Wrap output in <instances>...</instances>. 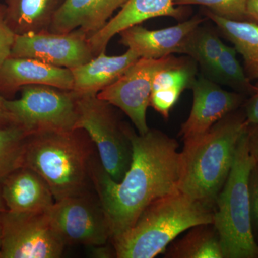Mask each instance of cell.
Returning a JSON list of instances; mask_svg holds the SVG:
<instances>
[{"label":"cell","mask_w":258,"mask_h":258,"mask_svg":"<svg viewBox=\"0 0 258 258\" xmlns=\"http://www.w3.org/2000/svg\"><path fill=\"white\" fill-rule=\"evenodd\" d=\"M0 189L11 212H47L55 203L46 181L28 166H20L10 173L0 182Z\"/></svg>","instance_id":"cell-15"},{"label":"cell","mask_w":258,"mask_h":258,"mask_svg":"<svg viewBox=\"0 0 258 258\" xmlns=\"http://www.w3.org/2000/svg\"><path fill=\"white\" fill-rule=\"evenodd\" d=\"M28 134L20 125H0V182L10 173L23 166L24 151Z\"/></svg>","instance_id":"cell-23"},{"label":"cell","mask_w":258,"mask_h":258,"mask_svg":"<svg viewBox=\"0 0 258 258\" xmlns=\"http://www.w3.org/2000/svg\"><path fill=\"white\" fill-rule=\"evenodd\" d=\"M2 247V228L1 225H0V252H1Z\"/></svg>","instance_id":"cell-34"},{"label":"cell","mask_w":258,"mask_h":258,"mask_svg":"<svg viewBox=\"0 0 258 258\" xmlns=\"http://www.w3.org/2000/svg\"><path fill=\"white\" fill-rule=\"evenodd\" d=\"M247 0H174L176 6L199 5L206 7L214 14L237 21H249L247 13Z\"/></svg>","instance_id":"cell-26"},{"label":"cell","mask_w":258,"mask_h":258,"mask_svg":"<svg viewBox=\"0 0 258 258\" xmlns=\"http://www.w3.org/2000/svg\"><path fill=\"white\" fill-rule=\"evenodd\" d=\"M125 129L133 153L123 179H112L98 156L91 169L93 187L111 229V240L132 227L151 204L179 191L181 154L176 139L156 129L139 134L126 123Z\"/></svg>","instance_id":"cell-1"},{"label":"cell","mask_w":258,"mask_h":258,"mask_svg":"<svg viewBox=\"0 0 258 258\" xmlns=\"http://www.w3.org/2000/svg\"><path fill=\"white\" fill-rule=\"evenodd\" d=\"M203 19L190 20L161 30H151L134 25L120 32V43L140 58L159 59L174 53L184 54L185 48Z\"/></svg>","instance_id":"cell-13"},{"label":"cell","mask_w":258,"mask_h":258,"mask_svg":"<svg viewBox=\"0 0 258 258\" xmlns=\"http://www.w3.org/2000/svg\"><path fill=\"white\" fill-rule=\"evenodd\" d=\"M176 59L172 55L159 59L139 58L118 81L97 96L124 112L139 134H147L149 130L147 111L150 106L154 75Z\"/></svg>","instance_id":"cell-10"},{"label":"cell","mask_w":258,"mask_h":258,"mask_svg":"<svg viewBox=\"0 0 258 258\" xmlns=\"http://www.w3.org/2000/svg\"><path fill=\"white\" fill-rule=\"evenodd\" d=\"M247 13L249 21L258 24V0H247Z\"/></svg>","instance_id":"cell-31"},{"label":"cell","mask_w":258,"mask_h":258,"mask_svg":"<svg viewBox=\"0 0 258 258\" xmlns=\"http://www.w3.org/2000/svg\"><path fill=\"white\" fill-rule=\"evenodd\" d=\"M0 258H59L66 247L49 211L0 213Z\"/></svg>","instance_id":"cell-8"},{"label":"cell","mask_w":258,"mask_h":258,"mask_svg":"<svg viewBox=\"0 0 258 258\" xmlns=\"http://www.w3.org/2000/svg\"><path fill=\"white\" fill-rule=\"evenodd\" d=\"M245 115L249 124L258 125V91L246 104Z\"/></svg>","instance_id":"cell-30"},{"label":"cell","mask_w":258,"mask_h":258,"mask_svg":"<svg viewBox=\"0 0 258 258\" xmlns=\"http://www.w3.org/2000/svg\"><path fill=\"white\" fill-rule=\"evenodd\" d=\"M215 211L178 191L159 199L132 227L111 240L115 257L153 258L164 254L176 237L191 227L213 224Z\"/></svg>","instance_id":"cell-4"},{"label":"cell","mask_w":258,"mask_h":258,"mask_svg":"<svg viewBox=\"0 0 258 258\" xmlns=\"http://www.w3.org/2000/svg\"><path fill=\"white\" fill-rule=\"evenodd\" d=\"M127 0H64L49 31L66 33L81 30L92 36L104 28L114 12Z\"/></svg>","instance_id":"cell-17"},{"label":"cell","mask_w":258,"mask_h":258,"mask_svg":"<svg viewBox=\"0 0 258 258\" xmlns=\"http://www.w3.org/2000/svg\"><path fill=\"white\" fill-rule=\"evenodd\" d=\"M249 194L252 228L254 225L258 233V161H256L249 174Z\"/></svg>","instance_id":"cell-28"},{"label":"cell","mask_w":258,"mask_h":258,"mask_svg":"<svg viewBox=\"0 0 258 258\" xmlns=\"http://www.w3.org/2000/svg\"><path fill=\"white\" fill-rule=\"evenodd\" d=\"M30 85H44L72 91L71 69L57 67L35 59L10 57L0 67V93L12 96Z\"/></svg>","instance_id":"cell-14"},{"label":"cell","mask_w":258,"mask_h":258,"mask_svg":"<svg viewBox=\"0 0 258 258\" xmlns=\"http://www.w3.org/2000/svg\"><path fill=\"white\" fill-rule=\"evenodd\" d=\"M15 34L5 21L4 8L0 6V67L11 55Z\"/></svg>","instance_id":"cell-27"},{"label":"cell","mask_w":258,"mask_h":258,"mask_svg":"<svg viewBox=\"0 0 258 258\" xmlns=\"http://www.w3.org/2000/svg\"><path fill=\"white\" fill-rule=\"evenodd\" d=\"M5 100L6 98L0 93V125L13 122L5 106Z\"/></svg>","instance_id":"cell-32"},{"label":"cell","mask_w":258,"mask_h":258,"mask_svg":"<svg viewBox=\"0 0 258 258\" xmlns=\"http://www.w3.org/2000/svg\"><path fill=\"white\" fill-rule=\"evenodd\" d=\"M196 74V66L177 58L156 73L152 81L150 106L165 119L186 88H190Z\"/></svg>","instance_id":"cell-19"},{"label":"cell","mask_w":258,"mask_h":258,"mask_svg":"<svg viewBox=\"0 0 258 258\" xmlns=\"http://www.w3.org/2000/svg\"><path fill=\"white\" fill-rule=\"evenodd\" d=\"M97 156L94 144L83 129L36 132L27 137L23 166L38 173L58 201L89 191Z\"/></svg>","instance_id":"cell-3"},{"label":"cell","mask_w":258,"mask_h":258,"mask_svg":"<svg viewBox=\"0 0 258 258\" xmlns=\"http://www.w3.org/2000/svg\"><path fill=\"white\" fill-rule=\"evenodd\" d=\"M10 57L35 59L57 67L72 69L95 57L87 34L81 30L55 33L46 30L15 35Z\"/></svg>","instance_id":"cell-11"},{"label":"cell","mask_w":258,"mask_h":258,"mask_svg":"<svg viewBox=\"0 0 258 258\" xmlns=\"http://www.w3.org/2000/svg\"><path fill=\"white\" fill-rule=\"evenodd\" d=\"M235 112V111H234ZM226 115L206 132L184 139L178 189L215 211L249 123L245 113Z\"/></svg>","instance_id":"cell-2"},{"label":"cell","mask_w":258,"mask_h":258,"mask_svg":"<svg viewBox=\"0 0 258 258\" xmlns=\"http://www.w3.org/2000/svg\"><path fill=\"white\" fill-rule=\"evenodd\" d=\"M77 113L75 129L87 133L103 169L120 181L130 167L133 153L125 123L120 121L111 104L97 95L78 96Z\"/></svg>","instance_id":"cell-6"},{"label":"cell","mask_w":258,"mask_h":258,"mask_svg":"<svg viewBox=\"0 0 258 258\" xmlns=\"http://www.w3.org/2000/svg\"><path fill=\"white\" fill-rule=\"evenodd\" d=\"M205 15L223 32L243 57L249 79H258V24L228 20L207 10Z\"/></svg>","instance_id":"cell-21"},{"label":"cell","mask_w":258,"mask_h":258,"mask_svg":"<svg viewBox=\"0 0 258 258\" xmlns=\"http://www.w3.org/2000/svg\"><path fill=\"white\" fill-rule=\"evenodd\" d=\"M49 214L66 246L98 247L111 240L106 213L98 196L90 191L55 201Z\"/></svg>","instance_id":"cell-9"},{"label":"cell","mask_w":258,"mask_h":258,"mask_svg":"<svg viewBox=\"0 0 258 258\" xmlns=\"http://www.w3.org/2000/svg\"><path fill=\"white\" fill-rule=\"evenodd\" d=\"M190 88L193 103L189 117L181 126L180 135L183 139L205 133L235 111L244 101V95L225 91L204 76L194 80Z\"/></svg>","instance_id":"cell-12"},{"label":"cell","mask_w":258,"mask_h":258,"mask_svg":"<svg viewBox=\"0 0 258 258\" xmlns=\"http://www.w3.org/2000/svg\"><path fill=\"white\" fill-rule=\"evenodd\" d=\"M247 145L249 153L258 161V125L249 124L247 129Z\"/></svg>","instance_id":"cell-29"},{"label":"cell","mask_w":258,"mask_h":258,"mask_svg":"<svg viewBox=\"0 0 258 258\" xmlns=\"http://www.w3.org/2000/svg\"><path fill=\"white\" fill-rule=\"evenodd\" d=\"M184 14V10L176 8L174 0H127L104 28L88 37V42L96 56L105 52L111 39L125 29L158 17L179 19Z\"/></svg>","instance_id":"cell-16"},{"label":"cell","mask_w":258,"mask_h":258,"mask_svg":"<svg viewBox=\"0 0 258 258\" xmlns=\"http://www.w3.org/2000/svg\"><path fill=\"white\" fill-rule=\"evenodd\" d=\"M236 55L235 47L225 45L210 76L215 81L234 88L241 94L252 96L258 91V86L251 83Z\"/></svg>","instance_id":"cell-24"},{"label":"cell","mask_w":258,"mask_h":258,"mask_svg":"<svg viewBox=\"0 0 258 258\" xmlns=\"http://www.w3.org/2000/svg\"><path fill=\"white\" fill-rule=\"evenodd\" d=\"M164 254L167 258H225L213 224L191 227L184 237L173 241Z\"/></svg>","instance_id":"cell-22"},{"label":"cell","mask_w":258,"mask_h":258,"mask_svg":"<svg viewBox=\"0 0 258 258\" xmlns=\"http://www.w3.org/2000/svg\"><path fill=\"white\" fill-rule=\"evenodd\" d=\"M105 52L71 69L74 77L72 91L78 96L98 94L118 81L140 58L130 49L121 55L108 56Z\"/></svg>","instance_id":"cell-18"},{"label":"cell","mask_w":258,"mask_h":258,"mask_svg":"<svg viewBox=\"0 0 258 258\" xmlns=\"http://www.w3.org/2000/svg\"><path fill=\"white\" fill-rule=\"evenodd\" d=\"M18 99L5 100L13 123L30 134L47 131L75 129L78 95L44 85H30L20 89Z\"/></svg>","instance_id":"cell-7"},{"label":"cell","mask_w":258,"mask_h":258,"mask_svg":"<svg viewBox=\"0 0 258 258\" xmlns=\"http://www.w3.org/2000/svg\"><path fill=\"white\" fill-rule=\"evenodd\" d=\"M5 23L15 35L49 30L64 0H4Z\"/></svg>","instance_id":"cell-20"},{"label":"cell","mask_w":258,"mask_h":258,"mask_svg":"<svg viewBox=\"0 0 258 258\" xmlns=\"http://www.w3.org/2000/svg\"><path fill=\"white\" fill-rule=\"evenodd\" d=\"M7 210H8V208H7L6 205H5L3 195H2L1 189H0V213L7 211Z\"/></svg>","instance_id":"cell-33"},{"label":"cell","mask_w":258,"mask_h":258,"mask_svg":"<svg viewBox=\"0 0 258 258\" xmlns=\"http://www.w3.org/2000/svg\"><path fill=\"white\" fill-rule=\"evenodd\" d=\"M254 163L246 131L237 145L230 174L217 198L214 215L213 225L225 258H258L249 194V174Z\"/></svg>","instance_id":"cell-5"},{"label":"cell","mask_w":258,"mask_h":258,"mask_svg":"<svg viewBox=\"0 0 258 258\" xmlns=\"http://www.w3.org/2000/svg\"><path fill=\"white\" fill-rule=\"evenodd\" d=\"M225 44L216 34L206 29H197L186 48L185 55H189L197 61L207 74H211Z\"/></svg>","instance_id":"cell-25"}]
</instances>
